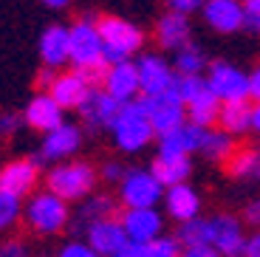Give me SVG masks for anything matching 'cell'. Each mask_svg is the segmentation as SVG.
I'll return each mask as SVG.
<instances>
[{"instance_id": "6da1fadb", "label": "cell", "mask_w": 260, "mask_h": 257, "mask_svg": "<svg viewBox=\"0 0 260 257\" xmlns=\"http://www.w3.org/2000/svg\"><path fill=\"white\" fill-rule=\"evenodd\" d=\"M96 28H99V37H102V45H105V62L108 65L127 62L144 43L142 28L136 23H130V20L119 17V14H102L96 20Z\"/></svg>"}, {"instance_id": "7a4b0ae2", "label": "cell", "mask_w": 260, "mask_h": 257, "mask_svg": "<svg viewBox=\"0 0 260 257\" xmlns=\"http://www.w3.org/2000/svg\"><path fill=\"white\" fill-rule=\"evenodd\" d=\"M68 62L74 65V71H91L99 65H108L96 20L91 14H85V20L68 28Z\"/></svg>"}, {"instance_id": "3957f363", "label": "cell", "mask_w": 260, "mask_h": 257, "mask_svg": "<svg viewBox=\"0 0 260 257\" xmlns=\"http://www.w3.org/2000/svg\"><path fill=\"white\" fill-rule=\"evenodd\" d=\"M153 136H156V130L150 124L147 108H144L142 99L122 105V113H119L116 124H113V142H116V147L122 153H139V150H144L153 142Z\"/></svg>"}, {"instance_id": "277c9868", "label": "cell", "mask_w": 260, "mask_h": 257, "mask_svg": "<svg viewBox=\"0 0 260 257\" xmlns=\"http://www.w3.org/2000/svg\"><path fill=\"white\" fill-rule=\"evenodd\" d=\"M46 184L48 192H54L57 198H62L68 204V201H79L91 192L93 184H96V173L85 161H65L46 175Z\"/></svg>"}, {"instance_id": "5b68a950", "label": "cell", "mask_w": 260, "mask_h": 257, "mask_svg": "<svg viewBox=\"0 0 260 257\" xmlns=\"http://www.w3.org/2000/svg\"><path fill=\"white\" fill-rule=\"evenodd\" d=\"M164 186L150 170H130L119 186V198L127 209H156L158 201H164Z\"/></svg>"}, {"instance_id": "8992f818", "label": "cell", "mask_w": 260, "mask_h": 257, "mask_svg": "<svg viewBox=\"0 0 260 257\" xmlns=\"http://www.w3.org/2000/svg\"><path fill=\"white\" fill-rule=\"evenodd\" d=\"M26 220L40 235H57L68 226V204L54 192H40L28 201Z\"/></svg>"}, {"instance_id": "52a82bcc", "label": "cell", "mask_w": 260, "mask_h": 257, "mask_svg": "<svg viewBox=\"0 0 260 257\" xmlns=\"http://www.w3.org/2000/svg\"><path fill=\"white\" fill-rule=\"evenodd\" d=\"M207 85L223 105L249 99V74H243L238 65L226 62V59H218V62L209 65Z\"/></svg>"}, {"instance_id": "ba28073f", "label": "cell", "mask_w": 260, "mask_h": 257, "mask_svg": "<svg viewBox=\"0 0 260 257\" xmlns=\"http://www.w3.org/2000/svg\"><path fill=\"white\" fill-rule=\"evenodd\" d=\"M142 102H144V108H147L150 124H153L158 139L173 133V130H178L187 122V105H184V99L176 93V85H173V90H167L164 97L142 99Z\"/></svg>"}, {"instance_id": "9c48e42d", "label": "cell", "mask_w": 260, "mask_h": 257, "mask_svg": "<svg viewBox=\"0 0 260 257\" xmlns=\"http://www.w3.org/2000/svg\"><path fill=\"white\" fill-rule=\"evenodd\" d=\"M139 68V82H142V93L144 99H156L164 97L167 90H173L176 85V71L167 59H161L158 54H142L136 59Z\"/></svg>"}, {"instance_id": "30bf717a", "label": "cell", "mask_w": 260, "mask_h": 257, "mask_svg": "<svg viewBox=\"0 0 260 257\" xmlns=\"http://www.w3.org/2000/svg\"><path fill=\"white\" fill-rule=\"evenodd\" d=\"M119 113H122V102H116L105 88H93L88 93V99L82 102V108H79L82 124L88 130H93V133H99V130H113Z\"/></svg>"}, {"instance_id": "8fae6325", "label": "cell", "mask_w": 260, "mask_h": 257, "mask_svg": "<svg viewBox=\"0 0 260 257\" xmlns=\"http://www.w3.org/2000/svg\"><path fill=\"white\" fill-rule=\"evenodd\" d=\"M212 220V249L221 257H243L246 254V232L243 220L235 215H215Z\"/></svg>"}, {"instance_id": "7c38bea8", "label": "cell", "mask_w": 260, "mask_h": 257, "mask_svg": "<svg viewBox=\"0 0 260 257\" xmlns=\"http://www.w3.org/2000/svg\"><path fill=\"white\" fill-rule=\"evenodd\" d=\"M122 226H124V235H127L130 243H139V246H150L153 240L161 238V229H164V218L158 209H127L122 215Z\"/></svg>"}, {"instance_id": "4fadbf2b", "label": "cell", "mask_w": 260, "mask_h": 257, "mask_svg": "<svg viewBox=\"0 0 260 257\" xmlns=\"http://www.w3.org/2000/svg\"><path fill=\"white\" fill-rule=\"evenodd\" d=\"M85 238H88V246H91L99 257H116L119 251L130 243L127 235H124L122 220H116V218L99 220V223L88 226V229H85Z\"/></svg>"}, {"instance_id": "5bb4252c", "label": "cell", "mask_w": 260, "mask_h": 257, "mask_svg": "<svg viewBox=\"0 0 260 257\" xmlns=\"http://www.w3.org/2000/svg\"><path fill=\"white\" fill-rule=\"evenodd\" d=\"M105 90L111 93L116 102L127 105L136 102V93H142V82H139V68L133 59L127 62L108 65V77H105Z\"/></svg>"}, {"instance_id": "9a60e30c", "label": "cell", "mask_w": 260, "mask_h": 257, "mask_svg": "<svg viewBox=\"0 0 260 257\" xmlns=\"http://www.w3.org/2000/svg\"><path fill=\"white\" fill-rule=\"evenodd\" d=\"M40 178V170H37V161L31 158H17V161H9L6 167L0 170V192L14 195V198H23L34 189Z\"/></svg>"}, {"instance_id": "2e32d148", "label": "cell", "mask_w": 260, "mask_h": 257, "mask_svg": "<svg viewBox=\"0 0 260 257\" xmlns=\"http://www.w3.org/2000/svg\"><path fill=\"white\" fill-rule=\"evenodd\" d=\"M201 12H204L207 26L221 34H235L246 26L243 3H235V0H209V3H204Z\"/></svg>"}, {"instance_id": "e0dca14e", "label": "cell", "mask_w": 260, "mask_h": 257, "mask_svg": "<svg viewBox=\"0 0 260 257\" xmlns=\"http://www.w3.org/2000/svg\"><path fill=\"white\" fill-rule=\"evenodd\" d=\"M207 127H198L192 122H184L178 130L161 136L158 139V153L167 155H189V153H201L204 142H207Z\"/></svg>"}, {"instance_id": "ac0fdd59", "label": "cell", "mask_w": 260, "mask_h": 257, "mask_svg": "<svg viewBox=\"0 0 260 257\" xmlns=\"http://www.w3.org/2000/svg\"><path fill=\"white\" fill-rule=\"evenodd\" d=\"M91 90H93V88L85 82V77H82L79 71H65V74H57L51 90H48V97H51L62 110H65V108H77V110H79Z\"/></svg>"}, {"instance_id": "d6986e66", "label": "cell", "mask_w": 260, "mask_h": 257, "mask_svg": "<svg viewBox=\"0 0 260 257\" xmlns=\"http://www.w3.org/2000/svg\"><path fill=\"white\" fill-rule=\"evenodd\" d=\"M82 144V130L77 124H62V127L46 133L43 147H40V161H62L71 153H77Z\"/></svg>"}, {"instance_id": "ffe728a7", "label": "cell", "mask_w": 260, "mask_h": 257, "mask_svg": "<svg viewBox=\"0 0 260 257\" xmlns=\"http://www.w3.org/2000/svg\"><path fill=\"white\" fill-rule=\"evenodd\" d=\"M164 206H167V215L178 223H187V220L201 218V195L198 189H192L189 184H178L170 186L167 195H164Z\"/></svg>"}, {"instance_id": "44dd1931", "label": "cell", "mask_w": 260, "mask_h": 257, "mask_svg": "<svg viewBox=\"0 0 260 257\" xmlns=\"http://www.w3.org/2000/svg\"><path fill=\"white\" fill-rule=\"evenodd\" d=\"M192 28H189V20L181 17V14H161L156 23V40L161 48H167V51H181V48H187V45H192Z\"/></svg>"}, {"instance_id": "7402d4cb", "label": "cell", "mask_w": 260, "mask_h": 257, "mask_svg": "<svg viewBox=\"0 0 260 257\" xmlns=\"http://www.w3.org/2000/svg\"><path fill=\"white\" fill-rule=\"evenodd\" d=\"M26 124L34 130H43V133H51V130L62 127V108L54 102L48 93H40L28 102L26 108Z\"/></svg>"}, {"instance_id": "603a6c76", "label": "cell", "mask_w": 260, "mask_h": 257, "mask_svg": "<svg viewBox=\"0 0 260 257\" xmlns=\"http://www.w3.org/2000/svg\"><path fill=\"white\" fill-rule=\"evenodd\" d=\"M150 173L161 181L164 189L170 186H178V184H187L189 173H192V161L189 155H167V153H158L150 164Z\"/></svg>"}, {"instance_id": "cb8c5ba5", "label": "cell", "mask_w": 260, "mask_h": 257, "mask_svg": "<svg viewBox=\"0 0 260 257\" xmlns=\"http://www.w3.org/2000/svg\"><path fill=\"white\" fill-rule=\"evenodd\" d=\"M232 181L243 184H260V147H238L235 155L223 164Z\"/></svg>"}, {"instance_id": "d4e9b609", "label": "cell", "mask_w": 260, "mask_h": 257, "mask_svg": "<svg viewBox=\"0 0 260 257\" xmlns=\"http://www.w3.org/2000/svg\"><path fill=\"white\" fill-rule=\"evenodd\" d=\"M40 57L46 68H62L68 62V28L65 26H48L40 37Z\"/></svg>"}, {"instance_id": "484cf974", "label": "cell", "mask_w": 260, "mask_h": 257, "mask_svg": "<svg viewBox=\"0 0 260 257\" xmlns=\"http://www.w3.org/2000/svg\"><path fill=\"white\" fill-rule=\"evenodd\" d=\"M221 108L223 102L212 93V88H204L198 97L192 99V102H187V116H189V122L198 124V127H212V124H218V116H221Z\"/></svg>"}, {"instance_id": "4316f807", "label": "cell", "mask_w": 260, "mask_h": 257, "mask_svg": "<svg viewBox=\"0 0 260 257\" xmlns=\"http://www.w3.org/2000/svg\"><path fill=\"white\" fill-rule=\"evenodd\" d=\"M252 105L249 99L243 102H226L221 108V116H218V130H223L226 136H243L252 130Z\"/></svg>"}, {"instance_id": "83f0119b", "label": "cell", "mask_w": 260, "mask_h": 257, "mask_svg": "<svg viewBox=\"0 0 260 257\" xmlns=\"http://www.w3.org/2000/svg\"><path fill=\"white\" fill-rule=\"evenodd\" d=\"M113 212H116V204H113L111 195H93V198H88L79 206L77 226L79 229H88V226L99 223V220H111Z\"/></svg>"}, {"instance_id": "f1b7e54d", "label": "cell", "mask_w": 260, "mask_h": 257, "mask_svg": "<svg viewBox=\"0 0 260 257\" xmlns=\"http://www.w3.org/2000/svg\"><path fill=\"white\" fill-rule=\"evenodd\" d=\"M176 240L181 249H195V246H212V220L209 218H195L187 223H178Z\"/></svg>"}, {"instance_id": "f546056e", "label": "cell", "mask_w": 260, "mask_h": 257, "mask_svg": "<svg viewBox=\"0 0 260 257\" xmlns=\"http://www.w3.org/2000/svg\"><path fill=\"white\" fill-rule=\"evenodd\" d=\"M235 150L238 147H235L232 136H226L223 130H209L207 142H204V147H201V155L207 161H215V164H226L235 155Z\"/></svg>"}, {"instance_id": "4dcf8cb0", "label": "cell", "mask_w": 260, "mask_h": 257, "mask_svg": "<svg viewBox=\"0 0 260 257\" xmlns=\"http://www.w3.org/2000/svg\"><path fill=\"white\" fill-rule=\"evenodd\" d=\"M204 65H207V57H204V51L192 43V45H187V48H181V51L176 54L173 71H176V77H201Z\"/></svg>"}, {"instance_id": "1f68e13d", "label": "cell", "mask_w": 260, "mask_h": 257, "mask_svg": "<svg viewBox=\"0 0 260 257\" xmlns=\"http://www.w3.org/2000/svg\"><path fill=\"white\" fill-rule=\"evenodd\" d=\"M204 88H207V79L204 77H176V93L184 99V105L192 102Z\"/></svg>"}, {"instance_id": "d6a6232c", "label": "cell", "mask_w": 260, "mask_h": 257, "mask_svg": "<svg viewBox=\"0 0 260 257\" xmlns=\"http://www.w3.org/2000/svg\"><path fill=\"white\" fill-rule=\"evenodd\" d=\"M147 257H181V243L176 238L161 235L158 240H153L147 246Z\"/></svg>"}, {"instance_id": "836d02e7", "label": "cell", "mask_w": 260, "mask_h": 257, "mask_svg": "<svg viewBox=\"0 0 260 257\" xmlns=\"http://www.w3.org/2000/svg\"><path fill=\"white\" fill-rule=\"evenodd\" d=\"M17 215H20V198L0 192V229L12 226L17 220Z\"/></svg>"}, {"instance_id": "e575fe53", "label": "cell", "mask_w": 260, "mask_h": 257, "mask_svg": "<svg viewBox=\"0 0 260 257\" xmlns=\"http://www.w3.org/2000/svg\"><path fill=\"white\" fill-rule=\"evenodd\" d=\"M127 173L130 170L124 167L122 161H105V167H102V178L108 181V184H119V186H122V181Z\"/></svg>"}, {"instance_id": "d590c367", "label": "cell", "mask_w": 260, "mask_h": 257, "mask_svg": "<svg viewBox=\"0 0 260 257\" xmlns=\"http://www.w3.org/2000/svg\"><path fill=\"white\" fill-rule=\"evenodd\" d=\"M201 3L198 0H170V6H167V12H173V14H181V17H187L189 20V14H195V12H201Z\"/></svg>"}, {"instance_id": "8d00e7d4", "label": "cell", "mask_w": 260, "mask_h": 257, "mask_svg": "<svg viewBox=\"0 0 260 257\" xmlns=\"http://www.w3.org/2000/svg\"><path fill=\"white\" fill-rule=\"evenodd\" d=\"M59 257H99V254H96V251H93L88 243H79V240H74V243L62 246Z\"/></svg>"}, {"instance_id": "74e56055", "label": "cell", "mask_w": 260, "mask_h": 257, "mask_svg": "<svg viewBox=\"0 0 260 257\" xmlns=\"http://www.w3.org/2000/svg\"><path fill=\"white\" fill-rule=\"evenodd\" d=\"M0 257H28V251L20 240H9V243L0 246Z\"/></svg>"}, {"instance_id": "f35d334b", "label": "cell", "mask_w": 260, "mask_h": 257, "mask_svg": "<svg viewBox=\"0 0 260 257\" xmlns=\"http://www.w3.org/2000/svg\"><path fill=\"white\" fill-rule=\"evenodd\" d=\"M243 12H246V26L257 28V23H260V0H249V3H243Z\"/></svg>"}, {"instance_id": "ab89813d", "label": "cell", "mask_w": 260, "mask_h": 257, "mask_svg": "<svg viewBox=\"0 0 260 257\" xmlns=\"http://www.w3.org/2000/svg\"><path fill=\"white\" fill-rule=\"evenodd\" d=\"M243 220H246L249 226H260V198H254L252 204H246V209H243Z\"/></svg>"}, {"instance_id": "60d3db41", "label": "cell", "mask_w": 260, "mask_h": 257, "mask_svg": "<svg viewBox=\"0 0 260 257\" xmlns=\"http://www.w3.org/2000/svg\"><path fill=\"white\" fill-rule=\"evenodd\" d=\"M17 124H20V119L14 113H0V136L14 133V130H17Z\"/></svg>"}, {"instance_id": "b9f144b4", "label": "cell", "mask_w": 260, "mask_h": 257, "mask_svg": "<svg viewBox=\"0 0 260 257\" xmlns=\"http://www.w3.org/2000/svg\"><path fill=\"white\" fill-rule=\"evenodd\" d=\"M249 97L260 102V62L254 65L252 74H249Z\"/></svg>"}, {"instance_id": "7bdbcfd3", "label": "cell", "mask_w": 260, "mask_h": 257, "mask_svg": "<svg viewBox=\"0 0 260 257\" xmlns=\"http://www.w3.org/2000/svg\"><path fill=\"white\" fill-rule=\"evenodd\" d=\"M181 257H221L212 246H195V249H181Z\"/></svg>"}, {"instance_id": "ee69618b", "label": "cell", "mask_w": 260, "mask_h": 257, "mask_svg": "<svg viewBox=\"0 0 260 257\" xmlns=\"http://www.w3.org/2000/svg\"><path fill=\"white\" fill-rule=\"evenodd\" d=\"M116 257H147V246H139V243H127Z\"/></svg>"}, {"instance_id": "f6af8a7d", "label": "cell", "mask_w": 260, "mask_h": 257, "mask_svg": "<svg viewBox=\"0 0 260 257\" xmlns=\"http://www.w3.org/2000/svg\"><path fill=\"white\" fill-rule=\"evenodd\" d=\"M243 257H260V232L249 235V240H246V254H243Z\"/></svg>"}, {"instance_id": "bcb514c9", "label": "cell", "mask_w": 260, "mask_h": 257, "mask_svg": "<svg viewBox=\"0 0 260 257\" xmlns=\"http://www.w3.org/2000/svg\"><path fill=\"white\" fill-rule=\"evenodd\" d=\"M54 79H57V74H54L51 68H46V71H40V77H37V85H40V88H43V90L48 93V90H51V85H54Z\"/></svg>"}, {"instance_id": "7dc6e473", "label": "cell", "mask_w": 260, "mask_h": 257, "mask_svg": "<svg viewBox=\"0 0 260 257\" xmlns=\"http://www.w3.org/2000/svg\"><path fill=\"white\" fill-rule=\"evenodd\" d=\"M252 130H254V133H260V102L254 105V110H252Z\"/></svg>"}, {"instance_id": "c3c4849f", "label": "cell", "mask_w": 260, "mask_h": 257, "mask_svg": "<svg viewBox=\"0 0 260 257\" xmlns=\"http://www.w3.org/2000/svg\"><path fill=\"white\" fill-rule=\"evenodd\" d=\"M46 6L48 9H65L68 3H65V0H46Z\"/></svg>"}, {"instance_id": "681fc988", "label": "cell", "mask_w": 260, "mask_h": 257, "mask_svg": "<svg viewBox=\"0 0 260 257\" xmlns=\"http://www.w3.org/2000/svg\"><path fill=\"white\" fill-rule=\"evenodd\" d=\"M257 34H260V23H257Z\"/></svg>"}]
</instances>
